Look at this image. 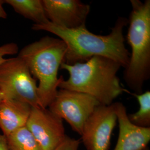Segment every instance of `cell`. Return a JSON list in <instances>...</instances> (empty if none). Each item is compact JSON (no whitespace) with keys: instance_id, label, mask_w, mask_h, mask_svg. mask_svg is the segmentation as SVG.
I'll use <instances>...</instances> for the list:
<instances>
[{"instance_id":"obj_1","label":"cell","mask_w":150,"mask_h":150,"mask_svg":"<svg viewBox=\"0 0 150 150\" xmlns=\"http://www.w3.org/2000/svg\"><path fill=\"white\" fill-rule=\"evenodd\" d=\"M129 20L119 17L111 32L107 35H98L89 31L86 26L67 29L54 25L50 22L42 25L33 24L32 29L53 33L66 45L64 63L73 64L83 62L94 56L112 59L125 69L127 67L129 53L125 46L123 29Z\"/></svg>"},{"instance_id":"obj_7","label":"cell","mask_w":150,"mask_h":150,"mask_svg":"<svg viewBox=\"0 0 150 150\" xmlns=\"http://www.w3.org/2000/svg\"><path fill=\"white\" fill-rule=\"evenodd\" d=\"M117 122L115 103L98 105L86 120L81 135V142L86 150H109Z\"/></svg>"},{"instance_id":"obj_19","label":"cell","mask_w":150,"mask_h":150,"mask_svg":"<svg viewBox=\"0 0 150 150\" xmlns=\"http://www.w3.org/2000/svg\"><path fill=\"white\" fill-rule=\"evenodd\" d=\"M2 100H3V96H2V93L0 91V103H1V102H2Z\"/></svg>"},{"instance_id":"obj_12","label":"cell","mask_w":150,"mask_h":150,"mask_svg":"<svg viewBox=\"0 0 150 150\" xmlns=\"http://www.w3.org/2000/svg\"><path fill=\"white\" fill-rule=\"evenodd\" d=\"M4 4L11 6L16 13L42 25L49 22L43 7L42 0H5Z\"/></svg>"},{"instance_id":"obj_14","label":"cell","mask_w":150,"mask_h":150,"mask_svg":"<svg viewBox=\"0 0 150 150\" xmlns=\"http://www.w3.org/2000/svg\"><path fill=\"white\" fill-rule=\"evenodd\" d=\"M135 97L139 104V110L131 114H128L129 120L134 125L148 128L150 127V92L146 91L144 93H131Z\"/></svg>"},{"instance_id":"obj_15","label":"cell","mask_w":150,"mask_h":150,"mask_svg":"<svg viewBox=\"0 0 150 150\" xmlns=\"http://www.w3.org/2000/svg\"><path fill=\"white\" fill-rule=\"evenodd\" d=\"M80 143V139L71 138L66 135L63 142L54 150H79Z\"/></svg>"},{"instance_id":"obj_5","label":"cell","mask_w":150,"mask_h":150,"mask_svg":"<svg viewBox=\"0 0 150 150\" xmlns=\"http://www.w3.org/2000/svg\"><path fill=\"white\" fill-rule=\"evenodd\" d=\"M0 91L3 99L40 107L36 80L25 62L18 56L6 59L0 64Z\"/></svg>"},{"instance_id":"obj_3","label":"cell","mask_w":150,"mask_h":150,"mask_svg":"<svg viewBox=\"0 0 150 150\" xmlns=\"http://www.w3.org/2000/svg\"><path fill=\"white\" fill-rule=\"evenodd\" d=\"M66 49L62 40L47 36L27 45L18 53L32 76L38 81L39 105L42 108H48L59 90L58 72L64 62Z\"/></svg>"},{"instance_id":"obj_20","label":"cell","mask_w":150,"mask_h":150,"mask_svg":"<svg viewBox=\"0 0 150 150\" xmlns=\"http://www.w3.org/2000/svg\"><path fill=\"white\" fill-rule=\"evenodd\" d=\"M142 150H149V148L148 147H146L145 149H143Z\"/></svg>"},{"instance_id":"obj_13","label":"cell","mask_w":150,"mask_h":150,"mask_svg":"<svg viewBox=\"0 0 150 150\" xmlns=\"http://www.w3.org/2000/svg\"><path fill=\"white\" fill-rule=\"evenodd\" d=\"M6 139L9 150H43L26 126L18 129Z\"/></svg>"},{"instance_id":"obj_9","label":"cell","mask_w":150,"mask_h":150,"mask_svg":"<svg viewBox=\"0 0 150 150\" xmlns=\"http://www.w3.org/2000/svg\"><path fill=\"white\" fill-rule=\"evenodd\" d=\"M45 13L54 25L67 29L86 26L90 6L79 0H42Z\"/></svg>"},{"instance_id":"obj_18","label":"cell","mask_w":150,"mask_h":150,"mask_svg":"<svg viewBox=\"0 0 150 150\" xmlns=\"http://www.w3.org/2000/svg\"><path fill=\"white\" fill-rule=\"evenodd\" d=\"M4 4V1L0 0V18H6L7 17V13L6 12L5 10L3 7V5Z\"/></svg>"},{"instance_id":"obj_8","label":"cell","mask_w":150,"mask_h":150,"mask_svg":"<svg viewBox=\"0 0 150 150\" xmlns=\"http://www.w3.org/2000/svg\"><path fill=\"white\" fill-rule=\"evenodd\" d=\"M26 127L43 150H54L64 140L63 120L48 108L32 107Z\"/></svg>"},{"instance_id":"obj_16","label":"cell","mask_w":150,"mask_h":150,"mask_svg":"<svg viewBox=\"0 0 150 150\" xmlns=\"http://www.w3.org/2000/svg\"><path fill=\"white\" fill-rule=\"evenodd\" d=\"M18 53V47L14 42L6 43L0 46V64L2 63L5 59L6 55H13Z\"/></svg>"},{"instance_id":"obj_17","label":"cell","mask_w":150,"mask_h":150,"mask_svg":"<svg viewBox=\"0 0 150 150\" xmlns=\"http://www.w3.org/2000/svg\"><path fill=\"white\" fill-rule=\"evenodd\" d=\"M0 150H9L7 139L2 134H0Z\"/></svg>"},{"instance_id":"obj_4","label":"cell","mask_w":150,"mask_h":150,"mask_svg":"<svg viewBox=\"0 0 150 150\" xmlns=\"http://www.w3.org/2000/svg\"><path fill=\"white\" fill-rule=\"evenodd\" d=\"M127 42L131 48L129 63L124 72L127 85L141 93L150 76V1L131 0Z\"/></svg>"},{"instance_id":"obj_11","label":"cell","mask_w":150,"mask_h":150,"mask_svg":"<svg viewBox=\"0 0 150 150\" xmlns=\"http://www.w3.org/2000/svg\"><path fill=\"white\" fill-rule=\"evenodd\" d=\"M32 107L25 102L3 99L0 103V129L6 137L25 127Z\"/></svg>"},{"instance_id":"obj_6","label":"cell","mask_w":150,"mask_h":150,"mask_svg":"<svg viewBox=\"0 0 150 150\" xmlns=\"http://www.w3.org/2000/svg\"><path fill=\"white\" fill-rule=\"evenodd\" d=\"M100 105L96 99L86 93L59 88L47 108L81 136L86 120Z\"/></svg>"},{"instance_id":"obj_10","label":"cell","mask_w":150,"mask_h":150,"mask_svg":"<svg viewBox=\"0 0 150 150\" xmlns=\"http://www.w3.org/2000/svg\"><path fill=\"white\" fill-rule=\"evenodd\" d=\"M115 105L119 134L113 150H142L148 147L150 141V127H141L131 123L123 104L115 102Z\"/></svg>"},{"instance_id":"obj_2","label":"cell","mask_w":150,"mask_h":150,"mask_svg":"<svg viewBox=\"0 0 150 150\" xmlns=\"http://www.w3.org/2000/svg\"><path fill=\"white\" fill-rule=\"evenodd\" d=\"M121 67L116 61L101 56L73 64L64 62L60 69L67 71L69 77L65 80L61 76L59 88L86 93L101 105H110L125 91L117 76Z\"/></svg>"}]
</instances>
